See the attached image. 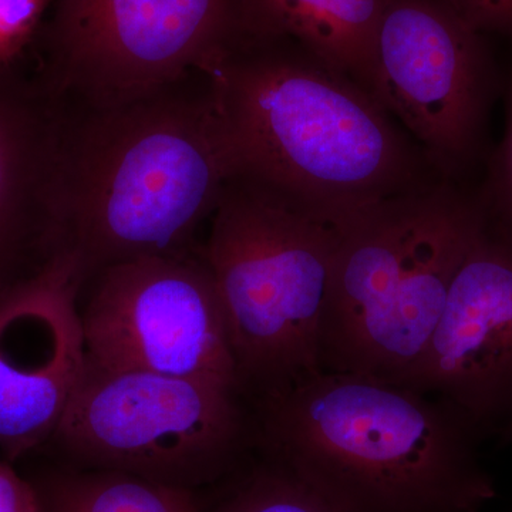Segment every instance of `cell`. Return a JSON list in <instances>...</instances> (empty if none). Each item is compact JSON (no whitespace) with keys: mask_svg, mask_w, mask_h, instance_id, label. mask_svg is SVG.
<instances>
[{"mask_svg":"<svg viewBox=\"0 0 512 512\" xmlns=\"http://www.w3.org/2000/svg\"><path fill=\"white\" fill-rule=\"evenodd\" d=\"M57 217L80 286L109 266L197 252L237 147L210 73L121 103H66Z\"/></svg>","mask_w":512,"mask_h":512,"instance_id":"1","label":"cell"},{"mask_svg":"<svg viewBox=\"0 0 512 512\" xmlns=\"http://www.w3.org/2000/svg\"><path fill=\"white\" fill-rule=\"evenodd\" d=\"M252 409L256 453L339 512H480L497 494L483 433L412 387L319 372Z\"/></svg>","mask_w":512,"mask_h":512,"instance_id":"2","label":"cell"},{"mask_svg":"<svg viewBox=\"0 0 512 512\" xmlns=\"http://www.w3.org/2000/svg\"><path fill=\"white\" fill-rule=\"evenodd\" d=\"M241 171L350 218L443 180L377 101L286 37L247 33L210 72Z\"/></svg>","mask_w":512,"mask_h":512,"instance_id":"3","label":"cell"},{"mask_svg":"<svg viewBox=\"0 0 512 512\" xmlns=\"http://www.w3.org/2000/svg\"><path fill=\"white\" fill-rule=\"evenodd\" d=\"M487 218L480 190L440 180L346 222L320 326V372L403 384Z\"/></svg>","mask_w":512,"mask_h":512,"instance_id":"4","label":"cell"},{"mask_svg":"<svg viewBox=\"0 0 512 512\" xmlns=\"http://www.w3.org/2000/svg\"><path fill=\"white\" fill-rule=\"evenodd\" d=\"M350 220L245 171L225 184L201 252L249 403L320 372V326Z\"/></svg>","mask_w":512,"mask_h":512,"instance_id":"5","label":"cell"},{"mask_svg":"<svg viewBox=\"0 0 512 512\" xmlns=\"http://www.w3.org/2000/svg\"><path fill=\"white\" fill-rule=\"evenodd\" d=\"M39 450L70 466L202 493L254 453V409L228 384L109 370L86 357L59 427Z\"/></svg>","mask_w":512,"mask_h":512,"instance_id":"6","label":"cell"},{"mask_svg":"<svg viewBox=\"0 0 512 512\" xmlns=\"http://www.w3.org/2000/svg\"><path fill=\"white\" fill-rule=\"evenodd\" d=\"M248 32L242 0H57L35 69L66 103L111 106L210 73Z\"/></svg>","mask_w":512,"mask_h":512,"instance_id":"7","label":"cell"},{"mask_svg":"<svg viewBox=\"0 0 512 512\" xmlns=\"http://www.w3.org/2000/svg\"><path fill=\"white\" fill-rule=\"evenodd\" d=\"M501 84L485 35L444 0H386L369 93L443 180L460 183L485 158Z\"/></svg>","mask_w":512,"mask_h":512,"instance_id":"8","label":"cell"},{"mask_svg":"<svg viewBox=\"0 0 512 512\" xmlns=\"http://www.w3.org/2000/svg\"><path fill=\"white\" fill-rule=\"evenodd\" d=\"M201 248L121 262L86 282L79 318L87 360L109 370L211 380L241 390Z\"/></svg>","mask_w":512,"mask_h":512,"instance_id":"9","label":"cell"},{"mask_svg":"<svg viewBox=\"0 0 512 512\" xmlns=\"http://www.w3.org/2000/svg\"><path fill=\"white\" fill-rule=\"evenodd\" d=\"M403 386L450 404L483 436L512 421V227L490 208Z\"/></svg>","mask_w":512,"mask_h":512,"instance_id":"10","label":"cell"},{"mask_svg":"<svg viewBox=\"0 0 512 512\" xmlns=\"http://www.w3.org/2000/svg\"><path fill=\"white\" fill-rule=\"evenodd\" d=\"M66 106L23 59L0 67V309L63 266L57 217Z\"/></svg>","mask_w":512,"mask_h":512,"instance_id":"11","label":"cell"},{"mask_svg":"<svg viewBox=\"0 0 512 512\" xmlns=\"http://www.w3.org/2000/svg\"><path fill=\"white\" fill-rule=\"evenodd\" d=\"M80 289L64 264L47 284L0 309V451L10 464L55 434L82 376Z\"/></svg>","mask_w":512,"mask_h":512,"instance_id":"12","label":"cell"},{"mask_svg":"<svg viewBox=\"0 0 512 512\" xmlns=\"http://www.w3.org/2000/svg\"><path fill=\"white\" fill-rule=\"evenodd\" d=\"M384 3L386 0H242L249 32L293 40L355 80L367 93Z\"/></svg>","mask_w":512,"mask_h":512,"instance_id":"13","label":"cell"},{"mask_svg":"<svg viewBox=\"0 0 512 512\" xmlns=\"http://www.w3.org/2000/svg\"><path fill=\"white\" fill-rule=\"evenodd\" d=\"M26 477L35 485L43 512H202L204 505V491L62 461Z\"/></svg>","mask_w":512,"mask_h":512,"instance_id":"14","label":"cell"},{"mask_svg":"<svg viewBox=\"0 0 512 512\" xmlns=\"http://www.w3.org/2000/svg\"><path fill=\"white\" fill-rule=\"evenodd\" d=\"M202 512H339L311 485L271 458L254 453L204 491Z\"/></svg>","mask_w":512,"mask_h":512,"instance_id":"15","label":"cell"},{"mask_svg":"<svg viewBox=\"0 0 512 512\" xmlns=\"http://www.w3.org/2000/svg\"><path fill=\"white\" fill-rule=\"evenodd\" d=\"M505 131L503 140L488 157L487 178L480 188L495 217L512 227V67L503 76Z\"/></svg>","mask_w":512,"mask_h":512,"instance_id":"16","label":"cell"},{"mask_svg":"<svg viewBox=\"0 0 512 512\" xmlns=\"http://www.w3.org/2000/svg\"><path fill=\"white\" fill-rule=\"evenodd\" d=\"M52 0H0V67L25 59Z\"/></svg>","mask_w":512,"mask_h":512,"instance_id":"17","label":"cell"},{"mask_svg":"<svg viewBox=\"0 0 512 512\" xmlns=\"http://www.w3.org/2000/svg\"><path fill=\"white\" fill-rule=\"evenodd\" d=\"M478 32L512 40V0H444Z\"/></svg>","mask_w":512,"mask_h":512,"instance_id":"18","label":"cell"},{"mask_svg":"<svg viewBox=\"0 0 512 512\" xmlns=\"http://www.w3.org/2000/svg\"><path fill=\"white\" fill-rule=\"evenodd\" d=\"M0 512H43L35 485L8 461H0Z\"/></svg>","mask_w":512,"mask_h":512,"instance_id":"19","label":"cell"},{"mask_svg":"<svg viewBox=\"0 0 512 512\" xmlns=\"http://www.w3.org/2000/svg\"><path fill=\"white\" fill-rule=\"evenodd\" d=\"M501 433H504V436L507 437V440L512 441V421L508 424L507 427Z\"/></svg>","mask_w":512,"mask_h":512,"instance_id":"20","label":"cell"}]
</instances>
